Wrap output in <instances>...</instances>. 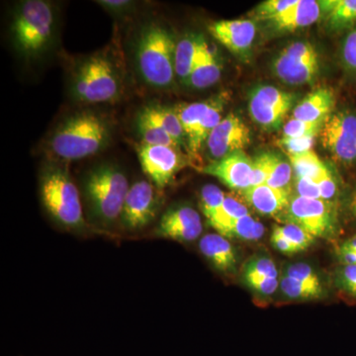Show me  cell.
Listing matches in <instances>:
<instances>
[{"instance_id": "obj_14", "label": "cell", "mask_w": 356, "mask_h": 356, "mask_svg": "<svg viewBox=\"0 0 356 356\" xmlns=\"http://www.w3.org/2000/svg\"><path fill=\"white\" fill-rule=\"evenodd\" d=\"M202 231V221L197 211L188 205H178L170 208L161 216L156 235L177 242L189 243L197 240Z\"/></svg>"}, {"instance_id": "obj_5", "label": "cell", "mask_w": 356, "mask_h": 356, "mask_svg": "<svg viewBox=\"0 0 356 356\" xmlns=\"http://www.w3.org/2000/svg\"><path fill=\"white\" fill-rule=\"evenodd\" d=\"M177 42L163 26L151 23L143 28L136 42L135 60L140 76L154 88H170L175 81Z\"/></svg>"}, {"instance_id": "obj_26", "label": "cell", "mask_w": 356, "mask_h": 356, "mask_svg": "<svg viewBox=\"0 0 356 356\" xmlns=\"http://www.w3.org/2000/svg\"><path fill=\"white\" fill-rule=\"evenodd\" d=\"M144 109L147 115L172 138L178 146H184L186 138L181 122L175 108L154 104L149 105Z\"/></svg>"}, {"instance_id": "obj_44", "label": "cell", "mask_w": 356, "mask_h": 356, "mask_svg": "<svg viewBox=\"0 0 356 356\" xmlns=\"http://www.w3.org/2000/svg\"><path fill=\"white\" fill-rule=\"evenodd\" d=\"M323 200L330 201L337 195V184L331 170H325L324 175L317 180Z\"/></svg>"}, {"instance_id": "obj_9", "label": "cell", "mask_w": 356, "mask_h": 356, "mask_svg": "<svg viewBox=\"0 0 356 356\" xmlns=\"http://www.w3.org/2000/svg\"><path fill=\"white\" fill-rule=\"evenodd\" d=\"M320 134L323 146L336 161L343 165L356 161V114L341 111L330 115Z\"/></svg>"}, {"instance_id": "obj_23", "label": "cell", "mask_w": 356, "mask_h": 356, "mask_svg": "<svg viewBox=\"0 0 356 356\" xmlns=\"http://www.w3.org/2000/svg\"><path fill=\"white\" fill-rule=\"evenodd\" d=\"M318 4L327 27L334 31H341L356 22V0H327Z\"/></svg>"}, {"instance_id": "obj_45", "label": "cell", "mask_w": 356, "mask_h": 356, "mask_svg": "<svg viewBox=\"0 0 356 356\" xmlns=\"http://www.w3.org/2000/svg\"><path fill=\"white\" fill-rule=\"evenodd\" d=\"M271 243L278 252L284 254L292 255L299 252L297 248L285 236L281 235L277 229H274L273 236H271Z\"/></svg>"}, {"instance_id": "obj_32", "label": "cell", "mask_w": 356, "mask_h": 356, "mask_svg": "<svg viewBox=\"0 0 356 356\" xmlns=\"http://www.w3.org/2000/svg\"><path fill=\"white\" fill-rule=\"evenodd\" d=\"M293 168L288 161L273 154L271 170L266 184L274 188L289 189L292 179Z\"/></svg>"}, {"instance_id": "obj_27", "label": "cell", "mask_w": 356, "mask_h": 356, "mask_svg": "<svg viewBox=\"0 0 356 356\" xmlns=\"http://www.w3.org/2000/svg\"><path fill=\"white\" fill-rule=\"evenodd\" d=\"M136 128L142 139V144L172 147L179 149L180 147L172 138L147 115L144 108L137 115Z\"/></svg>"}, {"instance_id": "obj_20", "label": "cell", "mask_w": 356, "mask_h": 356, "mask_svg": "<svg viewBox=\"0 0 356 356\" xmlns=\"http://www.w3.org/2000/svg\"><path fill=\"white\" fill-rule=\"evenodd\" d=\"M321 16L318 1L297 0L286 11L269 21L275 30L280 32H293L308 27L317 22Z\"/></svg>"}, {"instance_id": "obj_1", "label": "cell", "mask_w": 356, "mask_h": 356, "mask_svg": "<svg viewBox=\"0 0 356 356\" xmlns=\"http://www.w3.org/2000/svg\"><path fill=\"white\" fill-rule=\"evenodd\" d=\"M111 122L93 111L77 112L67 117L51 134L48 147L54 158L77 161L100 153L112 139Z\"/></svg>"}, {"instance_id": "obj_11", "label": "cell", "mask_w": 356, "mask_h": 356, "mask_svg": "<svg viewBox=\"0 0 356 356\" xmlns=\"http://www.w3.org/2000/svg\"><path fill=\"white\" fill-rule=\"evenodd\" d=\"M295 102V96L270 86H259L250 96V116L264 129L280 127Z\"/></svg>"}, {"instance_id": "obj_17", "label": "cell", "mask_w": 356, "mask_h": 356, "mask_svg": "<svg viewBox=\"0 0 356 356\" xmlns=\"http://www.w3.org/2000/svg\"><path fill=\"white\" fill-rule=\"evenodd\" d=\"M245 201L266 216L280 218L291 201V191L274 188L267 184L252 186L243 191Z\"/></svg>"}, {"instance_id": "obj_22", "label": "cell", "mask_w": 356, "mask_h": 356, "mask_svg": "<svg viewBox=\"0 0 356 356\" xmlns=\"http://www.w3.org/2000/svg\"><path fill=\"white\" fill-rule=\"evenodd\" d=\"M227 100H228L227 95H220L210 98L209 107L203 114L195 135L187 143V147H188L191 156H197L199 152L202 149L203 145L207 142L210 134L222 120V111H224Z\"/></svg>"}, {"instance_id": "obj_19", "label": "cell", "mask_w": 356, "mask_h": 356, "mask_svg": "<svg viewBox=\"0 0 356 356\" xmlns=\"http://www.w3.org/2000/svg\"><path fill=\"white\" fill-rule=\"evenodd\" d=\"M221 76L222 65L218 60L216 51L201 36L197 58L189 79V86L196 89L211 88L220 81Z\"/></svg>"}, {"instance_id": "obj_43", "label": "cell", "mask_w": 356, "mask_h": 356, "mask_svg": "<svg viewBox=\"0 0 356 356\" xmlns=\"http://www.w3.org/2000/svg\"><path fill=\"white\" fill-rule=\"evenodd\" d=\"M245 283L250 289L261 295H271L280 287L277 278L250 277L245 278Z\"/></svg>"}, {"instance_id": "obj_13", "label": "cell", "mask_w": 356, "mask_h": 356, "mask_svg": "<svg viewBox=\"0 0 356 356\" xmlns=\"http://www.w3.org/2000/svg\"><path fill=\"white\" fill-rule=\"evenodd\" d=\"M250 130L240 117L229 114L222 118L208 137L206 146L211 158L219 161L250 144Z\"/></svg>"}, {"instance_id": "obj_2", "label": "cell", "mask_w": 356, "mask_h": 356, "mask_svg": "<svg viewBox=\"0 0 356 356\" xmlns=\"http://www.w3.org/2000/svg\"><path fill=\"white\" fill-rule=\"evenodd\" d=\"M40 196L58 226L72 232L86 229L79 189L65 165L49 163L44 166L40 173Z\"/></svg>"}, {"instance_id": "obj_3", "label": "cell", "mask_w": 356, "mask_h": 356, "mask_svg": "<svg viewBox=\"0 0 356 356\" xmlns=\"http://www.w3.org/2000/svg\"><path fill=\"white\" fill-rule=\"evenodd\" d=\"M57 16L51 2L26 0L15 7L11 36L22 57L37 58L48 51L55 37Z\"/></svg>"}, {"instance_id": "obj_7", "label": "cell", "mask_w": 356, "mask_h": 356, "mask_svg": "<svg viewBox=\"0 0 356 356\" xmlns=\"http://www.w3.org/2000/svg\"><path fill=\"white\" fill-rule=\"evenodd\" d=\"M280 217L286 224L301 227L314 238H329L337 233V217L334 206L323 199L294 196Z\"/></svg>"}, {"instance_id": "obj_10", "label": "cell", "mask_w": 356, "mask_h": 356, "mask_svg": "<svg viewBox=\"0 0 356 356\" xmlns=\"http://www.w3.org/2000/svg\"><path fill=\"white\" fill-rule=\"evenodd\" d=\"M161 200L151 181L139 180L131 185L124 203L120 221L127 231H140L149 226L158 215Z\"/></svg>"}, {"instance_id": "obj_47", "label": "cell", "mask_w": 356, "mask_h": 356, "mask_svg": "<svg viewBox=\"0 0 356 356\" xmlns=\"http://www.w3.org/2000/svg\"><path fill=\"white\" fill-rule=\"evenodd\" d=\"M343 58L350 67L356 69V29L348 35L343 46Z\"/></svg>"}, {"instance_id": "obj_8", "label": "cell", "mask_w": 356, "mask_h": 356, "mask_svg": "<svg viewBox=\"0 0 356 356\" xmlns=\"http://www.w3.org/2000/svg\"><path fill=\"white\" fill-rule=\"evenodd\" d=\"M274 72L281 81L291 86L310 83L318 72V57L308 42H295L286 47L274 63Z\"/></svg>"}, {"instance_id": "obj_24", "label": "cell", "mask_w": 356, "mask_h": 356, "mask_svg": "<svg viewBox=\"0 0 356 356\" xmlns=\"http://www.w3.org/2000/svg\"><path fill=\"white\" fill-rule=\"evenodd\" d=\"M200 37L198 35L186 34L177 42L175 54V76L182 83L188 84L196 58H197Z\"/></svg>"}, {"instance_id": "obj_25", "label": "cell", "mask_w": 356, "mask_h": 356, "mask_svg": "<svg viewBox=\"0 0 356 356\" xmlns=\"http://www.w3.org/2000/svg\"><path fill=\"white\" fill-rule=\"evenodd\" d=\"M248 214L250 212H248V207L242 202V200H240L234 194H227L221 209L218 211L212 219L208 221V224L213 229H216L217 234L225 236L229 227L236 220L247 216Z\"/></svg>"}, {"instance_id": "obj_31", "label": "cell", "mask_w": 356, "mask_h": 356, "mask_svg": "<svg viewBox=\"0 0 356 356\" xmlns=\"http://www.w3.org/2000/svg\"><path fill=\"white\" fill-rule=\"evenodd\" d=\"M264 234V226L259 221H255L250 214L236 220L229 227L225 238H240L245 241H257Z\"/></svg>"}, {"instance_id": "obj_42", "label": "cell", "mask_w": 356, "mask_h": 356, "mask_svg": "<svg viewBox=\"0 0 356 356\" xmlns=\"http://www.w3.org/2000/svg\"><path fill=\"white\" fill-rule=\"evenodd\" d=\"M294 186L297 196L307 199H322L320 188L315 180L310 178L295 177Z\"/></svg>"}, {"instance_id": "obj_16", "label": "cell", "mask_w": 356, "mask_h": 356, "mask_svg": "<svg viewBox=\"0 0 356 356\" xmlns=\"http://www.w3.org/2000/svg\"><path fill=\"white\" fill-rule=\"evenodd\" d=\"M213 38L238 57L250 54L255 38V25L252 20H221L208 27Z\"/></svg>"}, {"instance_id": "obj_46", "label": "cell", "mask_w": 356, "mask_h": 356, "mask_svg": "<svg viewBox=\"0 0 356 356\" xmlns=\"http://www.w3.org/2000/svg\"><path fill=\"white\" fill-rule=\"evenodd\" d=\"M100 6L104 7L106 10L115 14H123L128 13L135 6L134 2L128 0H100L97 1Z\"/></svg>"}, {"instance_id": "obj_49", "label": "cell", "mask_w": 356, "mask_h": 356, "mask_svg": "<svg viewBox=\"0 0 356 356\" xmlns=\"http://www.w3.org/2000/svg\"><path fill=\"white\" fill-rule=\"evenodd\" d=\"M341 247L346 248V250H350L351 252H356V236L346 241V242L341 245Z\"/></svg>"}, {"instance_id": "obj_41", "label": "cell", "mask_w": 356, "mask_h": 356, "mask_svg": "<svg viewBox=\"0 0 356 356\" xmlns=\"http://www.w3.org/2000/svg\"><path fill=\"white\" fill-rule=\"evenodd\" d=\"M337 284L344 292L355 296L356 291V266H343L337 274Z\"/></svg>"}, {"instance_id": "obj_21", "label": "cell", "mask_w": 356, "mask_h": 356, "mask_svg": "<svg viewBox=\"0 0 356 356\" xmlns=\"http://www.w3.org/2000/svg\"><path fill=\"white\" fill-rule=\"evenodd\" d=\"M336 104L334 92L321 88L312 91L295 107L293 118L307 122L325 121Z\"/></svg>"}, {"instance_id": "obj_29", "label": "cell", "mask_w": 356, "mask_h": 356, "mask_svg": "<svg viewBox=\"0 0 356 356\" xmlns=\"http://www.w3.org/2000/svg\"><path fill=\"white\" fill-rule=\"evenodd\" d=\"M210 105V99L202 102L187 103L175 107L184 127L186 143L194 137L200 123L201 118Z\"/></svg>"}, {"instance_id": "obj_15", "label": "cell", "mask_w": 356, "mask_h": 356, "mask_svg": "<svg viewBox=\"0 0 356 356\" xmlns=\"http://www.w3.org/2000/svg\"><path fill=\"white\" fill-rule=\"evenodd\" d=\"M202 172L218 178L232 191L243 192L252 186V159L243 151L236 152L206 165Z\"/></svg>"}, {"instance_id": "obj_36", "label": "cell", "mask_w": 356, "mask_h": 356, "mask_svg": "<svg viewBox=\"0 0 356 356\" xmlns=\"http://www.w3.org/2000/svg\"><path fill=\"white\" fill-rule=\"evenodd\" d=\"M276 229L297 248L299 252H304L315 242L316 238L297 225L285 224L284 226Z\"/></svg>"}, {"instance_id": "obj_33", "label": "cell", "mask_w": 356, "mask_h": 356, "mask_svg": "<svg viewBox=\"0 0 356 356\" xmlns=\"http://www.w3.org/2000/svg\"><path fill=\"white\" fill-rule=\"evenodd\" d=\"M227 194L214 184H206L200 192V207L207 221L221 209Z\"/></svg>"}, {"instance_id": "obj_48", "label": "cell", "mask_w": 356, "mask_h": 356, "mask_svg": "<svg viewBox=\"0 0 356 356\" xmlns=\"http://www.w3.org/2000/svg\"><path fill=\"white\" fill-rule=\"evenodd\" d=\"M348 210H350L351 216L356 221V189L351 193L350 200H348Z\"/></svg>"}, {"instance_id": "obj_38", "label": "cell", "mask_w": 356, "mask_h": 356, "mask_svg": "<svg viewBox=\"0 0 356 356\" xmlns=\"http://www.w3.org/2000/svg\"><path fill=\"white\" fill-rule=\"evenodd\" d=\"M284 275L314 286H323L320 277L310 266L306 264H294L287 267Z\"/></svg>"}, {"instance_id": "obj_18", "label": "cell", "mask_w": 356, "mask_h": 356, "mask_svg": "<svg viewBox=\"0 0 356 356\" xmlns=\"http://www.w3.org/2000/svg\"><path fill=\"white\" fill-rule=\"evenodd\" d=\"M199 250L211 266L224 274L235 273L236 270V252L228 238L219 234H208L199 243Z\"/></svg>"}, {"instance_id": "obj_6", "label": "cell", "mask_w": 356, "mask_h": 356, "mask_svg": "<svg viewBox=\"0 0 356 356\" xmlns=\"http://www.w3.org/2000/svg\"><path fill=\"white\" fill-rule=\"evenodd\" d=\"M122 89L118 70L105 54L84 58L72 74V95L84 104L115 102L120 98Z\"/></svg>"}, {"instance_id": "obj_40", "label": "cell", "mask_w": 356, "mask_h": 356, "mask_svg": "<svg viewBox=\"0 0 356 356\" xmlns=\"http://www.w3.org/2000/svg\"><path fill=\"white\" fill-rule=\"evenodd\" d=\"M316 138H285L278 140V145L282 147L287 154H295L311 151L315 144Z\"/></svg>"}, {"instance_id": "obj_4", "label": "cell", "mask_w": 356, "mask_h": 356, "mask_svg": "<svg viewBox=\"0 0 356 356\" xmlns=\"http://www.w3.org/2000/svg\"><path fill=\"white\" fill-rule=\"evenodd\" d=\"M84 196L89 214L104 227L120 219L130 185L123 170L104 163L91 168L84 177Z\"/></svg>"}, {"instance_id": "obj_12", "label": "cell", "mask_w": 356, "mask_h": 356, "mask_svg": "<svg viewBox=\"0 0 356 356\" xmlns=\"http://www.w3.org/2000/svg\"><path fill=\"white\" fill-rule=\"evenodd\" d=\"M138 156L143 172L159 189L165 188L184 165L179 149L172 147L140 144Z\"/></svg>"}, {"instance_id": "obj_39", "label": "cell", "mask_w": 356, "mask_h": 356, "mask_svg": "<svg viewBox=\"0 0 356 356\" xmlns=\"http://www.w3.org/2000/svg\"><path fill=\"white\" fill-rule=\"evenodd\" d=\"M271 159L273 154L269 153L259 154L252 159V186L266 184L270 175Z\"/></svg>"}, {"instance_id": "obj_35", "label": "cell", "mask_w": 356, "mask_h": 356, "mask_svg": "<svg viewBox=\"0 0 356 356\" xmlns=\"http://www.w3.org/2000/svg\"><path fill=\"white\" fill-rule=\"evenodd\" d=\"M278 271L275 264L269 257H259L250 259L245 264L243 278L266 277L277 278Z\"/></svg>"}, {"instance_id": "obj_34", "label": "cell", "mask_w": 356, "mask_h": 356, "mask_svg": "<svg viewBox=\"0 0 356 356\" xmlns=\"http://www.w3.org/2000/svg\"><path fill=\"white\" fill-rule=\"evenodd\" d=\"M324 123L325 121L307 122L295 118L290 119L283 128V137L316 138L322 131Z\"/></svg>"}, {"instance_id": "obj_28", "label": "cell", "mask_w": 356, "mask_h": 356, "mask_svg": "<svg viewBox=\"0 0 356 356\" xmlns=\"http://www.w3.org/2000/svg\"><path fill=\"white\" fill-rule=\"evenodd\" d=\"M288 158L295 177L310 178L317 182L327 170V166L312 149L304 153L288 154Z\"/></svg>"}, {"instance_id": "obj_37", "label": "cell", "mask_w": 356, "mask_h": 356, "mask_svg": "<svg viewBox=\"0 0 356 356\" xmlns=\"http://www.w3.org/2000/svg\"><path fill=\"white\" fill-rule=\"evenodd\" d=\"M297 0H267L262 2L252 11V16L257 20H273L286 11Z\"/></svg>"}, {"instance_id": "obj_50", "label": "cell", "mask_w": 356, "mask_h": 356, "mask_svg": "<svg viewBox=\"0 0 356 356\" xmlns=\"http://www.w3.org/2000/svg\"><path fill=\"white\" fill-rule=\"evenodd\" d=\"M355 296L356 297V291H355Z\"/></svg>"}, {"instance_id": "obj_30", "label": "cell", "mask_w": 356, "mask_h": 356, "mask_svg": "<svg viewBox=\"0 0 356 356\" xmlns=\"http://www.w3.org/2000/svg\"><path fill=\"white\" fill-rule=\"evenodd\" d=\"M280 286L283 294L287 298L292 300L308 301V300L321 299L325 296L324 287L306 284L288 277L286 275L283 276L280 282Z\"/></svg>"}]
</instances>
